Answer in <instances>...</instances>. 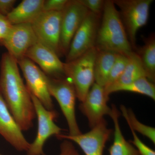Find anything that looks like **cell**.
I'll list each match as a JSON object with an SVG mask.
<instances>
[{"label":"cell","mask_w":155,"mask_h":155,"mask_svg":"<svg viewBox=\"0 0 155 155\" xmlns=\"http://www.w3.org/2000/svg\"><path fill=\"white\" fill-rule=\"evenodd\" d=\"M90 12L101 16L105 1L104 0H79Z\"/></svg>","instance_id":"obj_25"},{"label":"cell","mask_w":155,"mask_h":155,"mask_svg":"<svg viewBox=\"0 0 155 155\" xmlns=\"http://www.w3.org/2000/svg\"><path fill=\"white\" fill-rule=\"evenodd\" d=\"M104 89L106 94L109 97L113 93L127 91L144 95L154 101L155 100V84L146 77L139 78L127 84Z\"/></svg>","instance_id":"obj_21"},{"label":"cell","mask_w":155,"mask_h":155,"mask_svg":"<svg viewBox=\"0 0 155 155\" xmlns=\"http://www.w3.org/2000/svg\"><path fill=\"white\" fill-rule=\"evenodd\" d=\"M109 99L104 87L94 82L79 107L91 128L97 125L105 115L110 116L111 108L107 105Z\"/></svg>","instance_id":"obj_13"},{"label":"cell","mask_w":155,"mask_h":155,"mask_svg":"<svg viewBox=\"0 0 155 155\" xmlns=\"http://www.w3.org/2000/svg\"><path fill=\"white\" fill-rule=\"evenodd\" d=\"M110 117L114 122V140L109 150L110 155H140L138 151L125 139L122 133L119 118L120 113L116 106L113 105Z\"/></svg>","instance_id":"obj_17"},{"label":"cell","mask_w":155,"mask_h":155,"mask_svg":"<svg viewBox=\"0 0 155 155\" xmlns=\"http://www.w3.org/2000/svg\"><path fill=\"white\" fill-rule=\"evenodd\" d=\"M90 11L79 0L68 1L62 11L60 51L67 54L73 36Z\"/></svg>","instance_id":"obj_9"},{"label":"cell","mask_w":155,"mask_h":155,"mask_svg":"<svg viewBox=\"0 0 155 155\" xmlns=\"http://www.w3.org/2000/svg\"><path fill=\"white\" fill-rule=\"evenodd\" d=\"M38 41L31 23L12 25L11 30L0 43L17 62L25 58L27 51Z\"/></svg>","instance_id":"obj_12"},{"label":"cell","mask_w":155,"mask_h":155,"mask_svg":"<svg viewBox=\"0 0 155 155\" xmlns=\"http://www.w3.org/2000/svg\"><path fill=\"white\" fill-rule=\"evenodd\" d=\"M120 110L129 127L132 128L134 131H137L146 137L155 144L154 127L145 125L138 121L131 109H127L125 106L121 105Z\"/></svg>","instance_id":"obj_22"},{"label":"cell","mask_w":155,"mask_h":155,"mask_svg":"<svg viewBox=\"0 0 155 155\" xmlns=\"http://www.w3.org/2000/svg\"><path fill=\"white\" fill-rule=\"evenodd\" d=\"M69 0H44L43 11H62Z\"/></svg>","instance_id":"obj_26"},{"label":"cell","mask_w":155,"mask_h":155,"mask_svg":"<svg viewBox=\"0 0 155 155\" xmlns=\"http://www.w3.org/2000/svg\"><path fill=\"white\" fill-rule=\"evenodd\" d=\"M61 153L59 155H81L75 149L72 142L67 140H64L61 143Z\"/></svg>","instance_id":"obj_27"},{"label":"cell","mask_w":155,"mask_h":155,"mask_svg":"<svg viewBox=\"0 0 155 155\" xmlns=\"http://www.w3.org/2000/svg\"><path fill=\"white\" fill-rule=\"evenodd\" d=\"M120 9V18L132 49H136V35L146 25L153 0H113Z\"/></svg>","instance_id":"obj_5"},{"label":"cell","mask_w":155,"mask_h":155,"mask_svg":"<svg viewBox=\"0 0 155 155\" xmlns=\"http://www.w3.org/2000/svg\"><path fill=\"white\" fill-rule=\"evenodd\" d=\"M112 132L104 119L87 133L74 136L61 134L56 137L59 139L67 140L77 143L85 155H103Z\"/></svg>","instance_id":"obj_10"},{"label":"cell","mask_w":155,"mask_h":155,"mask_svg":"<svg viewBox=\"0 0 155 155\" xmlns=\"http://www.w3.org/2000/svg\"><path fill=\"white\" fill-rule=\"evenodd\" d=\"M128 61V56L118 54L109 74L105 86L113 84L122 75Z\"/></svg>","instance_id":"obj_23"},{"label":"cell","mask_w":155,"mask_h":155,"mask_svg":"<svg viewBox=\"0 0 155 155\" xmlns=\"http://www.w3.org/2000/svg\"><path fill=\"white\" fill-rule=\"evenodd\" d=\"M12 26L7 17L0 14V41L5 37Z\"/></svg>","instance_id":"obj_28"},{"label":"cell","mask_w":155,"mask_h":155,"mask_svg":"<svg viewBox=\"0 0 155 155\" xmlns=\"http://www.w3.org/2000/svg\"><path fill=\"white\" fill-rule=\"evenodd\" d=\"M0 155H3L2 154H0Z\"/></svg>","instance_id":"obj_30"},{"label":"cell","mask_w":155,"mask_h":155,"mask_svg":"<svg viewBox=\"0 0 155 155\" xmlns=\"http://www.w3.org/2000/svg\"><path fill=\"white\" fill-rule=\"evenodd\" d=\"M97 51L94 64V82L104 87L118 54L108 50L97 49Z\"/></svg>","instance_id":"obj_18"},{"label":"cell","mask_w":155,"mask_h":155,"mask_svg":"<svg viewBox=\"0 0 155 155\" xmlns=\"http://www.w3.org/2000/svg\"><path fill=\"white\" fill-rule=\"evenodd\" d=\"M129 127L133 137V140L131 143L138 151L140 155H155V151L142 141L135 131L132 128Z\"/></svg>","instance_id":"obj_24"},{"label":"cell","mask_w":155,"mask_h":155,"mask_svg":"<svg viewBox=\"0 0 155 155\" xmlns=\"http://www.w3.org/2000/svg\"><path fill=\"white\" fill-rule=\"evenodd\" d=\"M0 94V135L19 151H27L30 143L25 138Z\"/></svg>","instance_id":"obj_14"},{"label":"cell","mask_w":155,"mask_h":155,"mask_svg":"<svg viewBox=\"0 0 155 155\" xmlns=\"http://www.w3.org/2000/svg\"><path fill=\"white\" fill-rule=\"evenodd\" d=\"M62 11H42L31 23L38 41L55 52L60 51Z\"/></svg>","instance_id":"obj_7"},{"label":"cell","mask_w":155,"mask_h":155,"mask_svg":"<svg viewBox=\"0 0 155 155\" xmlns=\"http://www.w3.org/2000/svg\"><path fill=\"white\" fill-rule=\"evenodd\" d=\"M17 63L22 70L30 93L36 97L46 109L53 110L54 105L48 89L46 75L27 58H22Z\"/></svg>","instance_id":"obj_11"},{"label":"cell","mask_w":155,"mask_h":155,"mask_svg":"<svg viewBox=\"0 0 155 155\" xmlns=\"http://www.w3.org/2000/svg\"><path fill=\"white\" fill-rule=\"evenodd\" d=\"M0 94L22 131L29 130L36 116L34 106L18 63L8 52L3 54L1 59Z\"/></svg>","instance_id":"obj_1"},{"label":"cell","mask_w":155,"mask_h":155,"mask_svg":"<svg viewBox=\"0 0 155 155\" xmlns=\"http://www.w3.org/2000/svg\"><path fill=\"white\" fill-rule=\"evenodd\" d=\"M144 44L137 54L140 58L147 78L151 82L155 81V38L154 34L144 39Z\"/></svg>","instance_id":"obj_20"},{"label":"cell","mask_w":155,"mask_h":155,"mask_svg":"<svg viewBox=\"0 0 155 155\" xmlns=\"http://www.w3.org/2000/svg\"><path fill=\"white\" fill-rule=\"evenodd\" d=\"M47 75L48 89L51 97L57 100L67 121L69 135L81 133L75 116L76 95L72 82L65 76L52 77Z\"/></svg>","instance_id":"obj_4"},{"label":"cell","mask_w":155,"mask_h":155,"mask_svg":"<svg viewBox=\"0 0 155 155\" xmlns=\"http://www.w3.org/2000/svg\"><path fill=\"white\" fill-rule=\"evenodd\" d=\"M128 62L122 75L114 83L104 87L105 88L127 84L142 78H147L140 58L137 53L133 51L128 56Z\"/></svg>","instance_id":"obj_19"},{"label":"cell","mask_w":155,"mask_h":155,"mask_svg":"<svg viewBox=\"0 0 155 155\" xmlns=\"http://www.w3.org/2000/svg\"><path fill=\"white\" fill-rule=\"evenodd\" d=\"M30 94L37 118L38 130L36 137L30 143L27 154L45 155L43 150L45 143L52 136L61 134L64 130L55 123L58 116L57 112L46 109L36 97Z\"/></svg>","instance_id":"obj_6"},{"label":"cell","mask_w":155,"mask_h":155,"mask_svg":"<svg viewBox=\"0 0 155 155\" xmlns=\"http://www.w3.org/2000/svg\"><path fill=\"white\" fill-rule=\"evenodd\" d=\"M97 51L95 47L75 60L64 63V75L72 82L76 97L81 102L94 83V64Z\"/></svg>","instance_id":"obj_3"},{"label":"cell","mask_w":155,"mask_h":155,"mask_svg":"<svg viewBox=\"0 0 155 155\" xmlns=\"http://www.w3.org/2000/svg\"><path fill=\"white\" fill-rule=\"evenodd\" d=\"M44 0H23L7 16L12 25L31 23L43 11Z\"/></svg>","instance_id":"obj_16"},{"label":"cell","mask_w":155,"mask_h":155,"mask_svg":"<svg viewBox=\"0 0 155 155\" xmlns=\"http://www.w3.org/2000/svg\"><path fill=\"white\" fill-rule=\"evenodd\" d=\"M95 47L127 56L133 51L119 11L112 0L105 1Z\"/></svg>","instance_id":"obj_2"},{"label":"cell","mask_w":155,"mask_h":155,"mask_svg":"<svg viewBox=\"0 0 155 155\" xmlns=\"http://www.w3.org/2000/svg\"><path fill=\"white\" fill-rule=\"evenodd\" d=\"M25 57L37 64L48 76L52 77L65 76L64 63L60 60L55 52L38 41L28 50Z\"/></svg>","instance_id":"obj_15"},{"label":"cell","mask_w":155,"mask_h":155,"mask_svg":"<svg viewBox=\"0 0 155 155\" xmlns=\"http://www.w3.org/2000/svg\"><path fill=\"white\" fill-rule=\"evenodd\" d=\"M101 16L89 12L72 39L66 62L75 60L95 47Z\"/></svg>","instance_id":"obj_8"},{"label":"cell","mask_w":155,"mask_h":155,"mask_svg":"<svg viewBox=\"0 0 155 155\" xmlns=\"http://www.w3.org/2000/svg\"><path fill=\"white\" fill-rule=\"evenodd\" d=\"M16 1L0 0V14L7 17L14 8Z\"/></svg>","instance_id":"obj_29"}]
</instances>
